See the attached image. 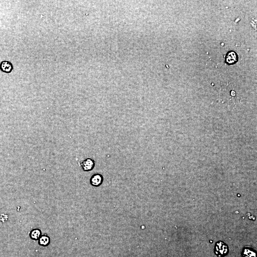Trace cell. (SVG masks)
<instances>
[{"label": "cell", "instance_id": "8", "mask_svg": "<svg viewBox=\"0 0 257 257\" xmlns=\"http://www.w3.org/2000/svg\"><path fill=\"white\" fill-rule=\"evenodd\" d=\"M42 235V231L38 228L31 230L29 234L30 237L34 240H38Z\"/></svg>", "mask_w": 257, "mask_h": 257}, {"label": "cell", "instance_id": "2", "mask_svg": "<svg viewBox=\"0 0 257 257\" xmlns=\"http://www.w3.org/2000/svg\"><path fill=\"white\" fill-rule=\"evenodd\" d=\"M95 161L91 158L85 159L80 163V166L84 171H89L92 170L95 167Z\"/></svg>", "mask_w": 257, "mask_h": 257}, {"label": "cell", "instance_id": "1", "mask_svg": "<svg viewBox=\"0 0 257 257\" xmlns=\"http://www.w3.org/2000/svg\"><path fill=\"white\" fill-rule=\"evenodd\" d=\"M214 252L218 257H224L227 256L229 253V247L225 243L219 240L215 245Z\"/></svg>", "mask_w": 257, "mask_h": 257}, {"label": "cell", "instance_id": "3", "mask_svg": "<svg viewBox=\"0 0 257 257\" xmlns=\"http://www.w3.org/2000/svg\"><path fill=\"white\" fill-rule=\"evenodd\" d=\"M238 56L235 51H231L227 52L225 56V62L228 65H233L238 61Z\"/></svg>", "mask_w": 257, "mask_h": 257}, {"label": "cell", "instance_id": "5", "mask_svg": "<svg viewBox=\"0 0 257 257\" xmlns=\"http://www.w3.org/2000/svg\"><path fill=\"white\" fill-rule=\"evenodd\" d=\"M0 70L5 73H10L14 70L13 64L9 61H2L0 63Z\"/></svg>", "mask_w": 257, "mask_h": 257}, {"label": "cell", "instance_id": "6", "mask_svg": "<svg viewBox=\"0 0 257 257\" xmlns=\"http://www.w3.org/2000/svg\"><path fill=\"white\" fill-rule=\"evenodd\" d=\"M241 255L242 257H256V251L251 247H244Z\"/></svg>", "mask_w": 257, "mask_h": 257}, {"label": "cell", "instance_id": "9", "mask_svg": "<svg viewBox=\"0 0 257 257\" xmlns=\"http://www.w3.org/2000/svg\"><path fill=\"white\" fill-rule=\"evenodd\" d=\"M8 215L7 214H4V213L0 215V221L2 222H7L8 219Z\"/></svg>", "mask_w": 257, "mask_h": 257}, {"label": "cell", "instance_id": "7", "mask_svg": "<svg viewBox=\"0 0 257 257\" xmlns=\"http://www.w3.org/2000/svg\"><path fill=\"white\" fill-rule=\"evenodd\" d=\"M51 243L50 238L47 235H43L38 239V243L43 247H47Z\"/></svg>", "mask_w": 257, "mask_h": 257}, {"label": "cell", "instance_id": "4", "mask_svg": "<svg viewBox=\"0 0 257 257\" xmlns=\"http://www.w3.org/2000/svg\"><path fill=\"white\" fill-rule=\"evenodd\" d=\"M104 182V177L103 175L99 173L93 174L90 179V184L92 186L95 187L100 186L103 184Z\"/></svg>", "mask_w": 257, "mask_h": 257}]
</instances>
